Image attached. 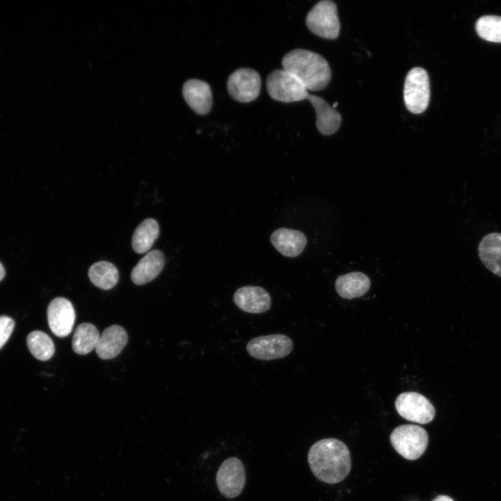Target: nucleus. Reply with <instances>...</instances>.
I'll use <instances>...</instances> for the list:
<instances>
[{"instance_id": "1", "label": "nucleus", "mask_w": 501, "mask_h": 501, "mask_svg": "<svg viewBox=\"0 0 501 501\" xmlns=\"http://www.w3.org/2000/svg\"><path fill=\"white\" fill-rule=\"evenodd\" d=\"M308 461L314 475L328 484L342 481L351 466L348 447L335 438H324L314 443L309 450Z\"/></svg>"}, {"instance_id": "2", "label": "nucleus", "mask_w": 501, "mask_h": 501, "mask_svg": "<svg viewBox=\"0 0 501 501\" xmlns=\"http://www.w3.org/2000/svg\"><path fill=\"white\" fill-rule=\"evenodd\" d=\"M283 69L294 74L307 90L317 91L325 88L331 78L326 60L313 51L296 49L284 55Z\"/></svg>"}, {"instance_id": "3", "label": "nucleus", "mask_w": 501, "mask_h": 501, "mask_svg": "<svg viewBox=\"0 0 501 501\" xmlns=\"http://www.w3.org/2000/svg\"><path fill=\"white\" fill-rule=\"evenodd\" d=\"M390 440L401 456L408 460H415L426 450L429 436L427 431L420 426L402 424L392 431Z\"/></svg>"}, {"instance_id": "4", "label": "nucleus", "mask_w": 501, "mask_h": 501, "mask_svg": "<svg viewBox=\"0 0 501 501\" xmlns=\"http://www.w3.org/2000/svg\"><path fill=\"white\" fill-rule=\"evenodd\" d=\"M267 88L272 99L285 103L305 100L309 95L301 81L284 69L275 70L268 75Z\"/></svg>"}, {"instance_id": "5", "label": "nucleus", "mask_w": 501, "mask_h": 501, "mask_svg": "<svg viewBox=\"0 0 501 501\" xmlns=\"http://www.w3.org/2000/svg\"><path fill=\"white\" fill-rule=\"evenodd\" d=\"M305 23L314 34L326 39H335L340 29L336 4L329 0L316 3L308 12Z\"/></svg>"}, {"instance_id": "6", "label": "nucleus", "mask_w": 501, "mask_h": 501, "mask_svg": "<svg viewBox=\"0 0 501 501\" xmlns=\"http://www.w3.org/2000/svg\"><path fill=\"white\" fill-rule=\"evenodd\" d=\"M429 80L427 71L419 67L407 74L404 87V100L407 109L415 114L424 112L429 103Z\"/></svg>"}, {"instance_id": "7", "label": "nucleus", "mask_w": 501, "mask_h": 501, "mask_svg": "<svg viewBox=\"0 0 501 501\" xmlns=\"http://www.w3.org/2000/svg\"><path fill=\"white\" fill-rule=\"evenodd\" d=\"M293 348L292 340L283 334H273L255 337L246 346L248 353L262 360L279 359L289 354Z\"/></svg>"}, {"instance_id": "8", "label": "nucleus", "mask_w": 501, "mask_h": 501, "mask_svg": "<svg viewBox=\"0 0 501 501\" xmlns=\"http://www.w3.org/2000/svg\"><path fill=\"white\" fill-rule=\"evenodd\" d=\"M395 408L404 419L427 424L433 420L436 411L430 401L424 396L415 392L401 393L397 397Z\"/></svg>"}, {"instance_id": "9", "label": "nucleus", "mask_w": 501, "mask_h": 501, "mask_svg": "<svg viewBox=\"0 0 501 501\" xmlns=\"http://www.w3.org/2000/svg\"><path fill=\"white\" fill-rule=\"evenodd\" d=\"M227 89L230 95L236 101L243 103L252 102L260 93V76L251 68L237 69L229 76Z\"/></svg>"}, {"instance_id": "10", "label": "nucleus", "mask_w": 501, "mask_h": 501, "mask_svg": "<svg viewBox=\"0 0 501 501\" xmlns=\"http://www.w3.org/2000/svg\"><path fill=\"white\" fill-rule=\"evenodd\" d=\"M220 493L227 498H234L242 491L246 482V473L242 462L237 457L224 460L216 476Z\"/></svg>"}, {"instance_id": "11", "label": "nucleus", "mask_w": 501, "mask_h": 501, "mask_svg": "<svg viewBox=\"0 0 501 501\" xmlns=\"http://www.w3.org/2000/svg\"><path fill=\"white\" fill-rule=\"evenodd\" d=\"M47 315L49 327L55 335L64 337L72 332L76 315L69 300L63 297L54 299L48 305Z\"/></svg>"}, {"instance_id": "12", "label": "nucleus", "mask_w": 501, "mask_h": 501, "mask_svg": "<svg viewBox=\"0 0 501 501\" xmlns=\"http://www.w3.org/2000/svg\"><path fill=\"white\" fill-rule=\"evenodd\" d=\"M233 300L241 310L253 314H260L269 310L271 299L269 294L258 286H244L234 294Z\"/></svg>"}, {"instance_id": "13", "label": "nucleus", "mask_w": 501, "mask_h": 501, "mask_svg": "<svg viewBox=\"0 0 501 501\" xmlns=\"http://www.w3.org/2000/svg\"><path fill=\"white\" fill-rule=\"evenodd\" d=\"M183 97L189 107L199 115L208 113L212 106V93L209 84L202 80L186 81L182 88Z\"/></svg>"}, {"instance_id": "14", "label": "nucleus", "mask_w": 501, "mask_h": 501, "mask_svg": "<svg viewBox=\"0 0 501 501\" xmlns=\"http://www.w3.org/2000/svg\"><path fill=\"white\" fill-rule=\"evenodd\" d=\"M128 341L126 331L120 326L112 325L104 330L95 347L101 359L109 360L117 356Z\"/></svg>"}, {"instance_id": "15", "label": "nucleus", "mask_w": 501, "mask_h": 501, "mask_svg": "<svg viewBox=\"0 0 501 501\" xmlns=\"http://www.w3.org/2000/svg\"><path fill=\"white\" fill-rule=\"evenodd\" d=\"M270 240L279 253L289 257L299 256L307 244V239L302 232L285 228L276 230Z\"/></svg>"}, {"instance_id": "16", "label": "nucleus", "mask_w": 501, "mask_h": 501, "mask_svg": "<svg viewBox=\"0 0 501 501\" xmlns=\"http://www.w3.org/2000/svg\"><path fill=\"white\" fill-rule=\"evenodd\" d=\"M165 257L159 250L149 251L132 269L131 279L136 285H142L154 280L162 271Z\"/></svg>"}, {"instance_id": "17", "label": "nucleus", "mask_w": 501, "mask_h": 501, "mask_svg": "<svg viewBox=\"0 0 501 501\" xmlns=\"http://www.w3.org/2000/svg\"><path fill=\"white\" fill-rule=\"evenodd\" d=\"M307 100L313 106L316 113V126L323 135H331L340 127V113L329 105L325 100L314 95H308Z\"/></svg>"}, {"instance_id": "18", "label": "nucleus", "mask_w": 501, "mask_h": 501, "mask_svg": "<svg viewBox=\"0 0 501 501\" xmlns=\"http://www.w3.org/2000/svg\"><path fill=\"white\" fill-rule=\"evenodd\" d=\"M478 253L484 266L501 277V233L492 232L483 237Z\"/></svg>"}, {"instance_id": "19", "label": "nucleus", "mask_w": 501, "mask_h": 501, "mask_svg": "<svg viewBox=\"0 0 501 501\" xmlns=\"http://www.w3.org/2000/svg\"><path fill=\"white\" fill-rule=\"evenodd\" d=\"M342 298L351 299L364 295L369 289L370 280L363 273L351 272L339 276L335 284Z\"/></svg>"}, {"instance_id": "20", "label": "nucleus", "mask_w": 501, "mask_h": 501, "mask_svg": "<svg viewBox=\"0 0 501 501\" xmlns=\"http://www.w3.org/2000/svg\"><path fill=\"white\" fill-rule=\"evenodd\" d=\"M159 234V226L154 218L143 221L134 230L132 246L137 253H145L150 249Z\"/></svg>"}, {"instance_id": "21", "label": "nucleus", "mask_w": 501, "mask_h": 501, "mask_svg": "<svg viewBox=\"0 0 501 501\" xmlns=\"http://www.w3.org/2000/svg\"><path fill=\"white\" fill-rule=\"evenodd\" d=\"M88 274L94 285L105 290L113 288L119 279L118 269L107 261H99L92 264Z\"/></svg>"}, {"instance_id": "22", "label": "nucleus", "mask_w": 501, "mask_h": 501, "mask_svg": "<svg viewBox=\"0 0 501 501\" xmlns=\"http://www.w3.org/2000/svg\"><path fill=\"white\" fill-rule=\"evenodd\" d=\"M100 333L97 328L90 323H82L75 330L72 341L74 351L79 355H86L95 349Z\"/></svg>"}, {"instance_id": "23", "label": "nucleus", "mask_w": 501, "mask_h": 501, "mask_svg": "<svg viewBox=\"0 0 501 501\" xmlns=\"http://www.w3.org/2000/svg\"><path fill=\"white\" fill-rule=\"evenodd\" d=\"M26 344L31 354L41 361L50 359L55 351L51 337L40 331L31 332L26 337Z\"/></svg>"}, {"instance_id": "24", "label": "nucleus", "mask_w": 501, "mask_h": 501, "mask_svg": "<svg viewBox=\"0 0 501 501\" xmlns=\"http://www.w3.org/2000/svg\"><path fill=\"white\" fill-rule=\"evenodd\" d=\"M478 35L482 39L501 42V17L484 15L479 18L475 24Z\"/></svg>"}, {"instance_id": "25", "label": "nucleus", "mask_w": 501, "mask_h": 501, "mask_svg": "<svg viewBox=\"0 0 501 501\" xmlns=\"http://www.w3.org/2000/svg\"><path fill=\"white\" fill-rule=\"evenodd\" d=\"M15 327L14 320L8 316H0V349L10 337Z\"/></svg>"}, {"instance_id": "26", "label": "nucleus", "mask_w": 501, "mask_h": 501, "mask_svg": "<svg viewBox=\"0 0 501 501\" xmlns=\"http://www.w3.org/2000/svg\"><path fill=\"white\" fill-rule=\"evenodd\" d=\"M432 501H454L452 498L447 495H440L434 498Z\"/></svg>"}, {"instance_id": "27", "label": "nucleus", "mask_w": 501, "mask_h": 501, "mask_svg": "<svg viewBox=\"0 0 501 501\" xmlns=\"http://www.w3.org/2000/svg\"><path fill=\"white\" fill-rule=\"evenodd\" d=\"M5 276V269L3 268V266L0 262V281L4 278Z\"/></svg>"}]
</instances>
